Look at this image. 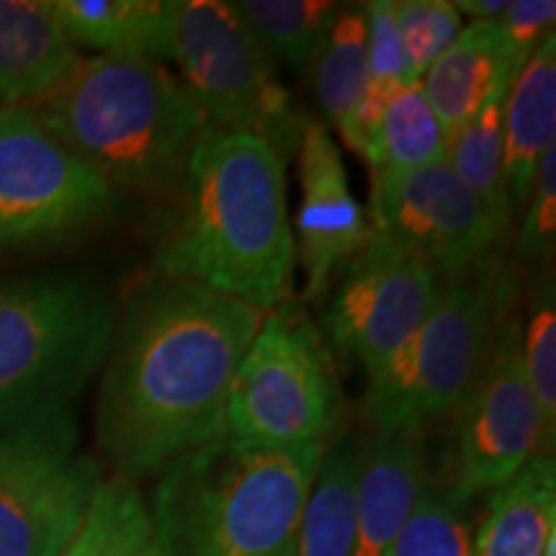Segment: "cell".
Returning <instances> with one entry per match:
<instances>
[{
    "instance_id": "1",
    "label": "cell",
    "mask_w": 556,
    "mask_h": 556,
    "mask_svg": "<svg viewBox=\"0 0 556 556\" xmlns=\"http://www.w3.org/2000/svg\"><path fill=\"white\" fill-rule=\"evenodd\" d=\"M263 312L191 281L157 276L116 319L103 361L96 441L114 477L155 479L225 433L229 384Z\"/></svg>"
},
{
    "instance_id": "2",
    "label": "cell",
    "mask_w": 556,
    "mask_h": 556,
    "mask_svg": "<svg viewBox=\"0 0 556 556\" xmlns=\"http://www.w3.org/2000/svg\"><path fill=\"white\" fill-rule=\"evenodd\" d=\"M176 197L155 248L157 276L199 283L263 315L287 304L294 235L283 160L268 142L208 124Z\"/></svg>"
},
{
    "instance_id": "3",
    "label": "cell",
    "mask_w": 556,
    "mask_h": 556,
    "mask_svg": "<svg viewBox=\"0 0 556 556\" xmlns=\"http://www.w3.org/2000/svg\"><path fill=\"white\" fill-rule=\"evenodd\" d=\"M325 443L268 446L222 433L168 464L148 510L163 556H294Z\"/></svg>"
},
{
    "instance_id": "4",
    "label": "cell",
    "mask_w": 556,
    "mask_h": 556,
    "mask_svg": "<svg viewBox=\"0 0 556 556\" xmlns=\"http://www.w3.org/2000/svg\"><path fill=\"white\" fill-rule=\"evenodd\" d=\"M29 111L109 186L144 197L178 191L208 127L180 80L137 54L83 58Z\"/></svg>"
},
{
    "instance_id": "5",
    "label": "cell",
    "mask_w": 556,
    "mask_h": 556,
    "mask_svg": "<svg viewBox=\"0 0 556 556\" xmlns=\"http://www.w3.org/2000/svg\"><path fill=\"white\" fill-rule=\"evenodd\" d=\"M116 319L93 278H0V430L73 407L109 356Z\"/></svg>"
},
{
    "instance_id": "6",
    "label": "cell",
    "mask_w": 556,
    "mask_h": 556,
    "mask_svg": "<svg viewBox=\"0 0 556 556\" xmlns=\"http://www.w3.org/2000/svg\"><path fill=\"white\" fill-rule=\"evenodd\" d=\"M510 278L490 258L443 278L415 336L368 377L364 415L374 433L422 428L456 409L505 319Z\"/></svg>"
},
{
    "instance_id": "7",
    "label": "cell",
    "mask_w": 556,
    "mask_h": 556,
    "mask_svg": "<svg viewBox=\"0 0 556 556\" xmlns=\"http://www.w3.org/2000/svg\"><path fill=\"white\" fill-rule=\"evenodd\" d=\"M173 60L212 127L258 137L281 160L299 150L307 119L232 3L173 0Z\"/></svg>"
},
{
    "instance_id": "8",
    "label": "cell",
    "mask_w": 556,
    "mask_h": 556,
    "mask_svg": "<svg viewBox=\"0 0 556 556\" xmlns=\"http://www.w3.org/2000/svg\"><path fill=\"white\" fill-rule=\"evenodd\" d=\"M332 348L291 304L270 309L250 340L225 407V435L268 446L328 443L340 420Z\"/></svg>"
},
{
    "instance_id": "9",
    "label": "cell",
    "mask_w": 556,
    "mask_h": 556,
    "mask_svg": "<svg viewBox=\"0 0 556 556\" xmlns=\"http://www.w3.org/2000/svg\"><path fill=\"white\" fill-rule=\"evenodd\" d=\"M101 482L73 407L0 430V556H60Z\"/></svg>"
},
{
    "instance_id": "10",
    "label": "cell",
    "mask_w": 556,
    "mask_h": 556,
    "mask_svg": "<svg viewBox=\"0 0 556 556\" xmlns=\"http://www.w3.org/2000/svg\"><path fill=\"white\" fill-rule=\"evenodd\" d=\"M119 191L29 109H0V253L50 248L101 225Z\"/></svg>"
},
{
    "instance_id": "11",
    "label": "cell",
    "mask_w": 556,
    "mask_h": 556,
    "mask_svg": "<svg viewBox=\"0 0 556 556\" xmlns=\"http://www.w3.org/2000/svg\"><path fill=\"white\" fill-rule=\"evenodd\" d=\"M456 407L454 477L446 486L456 505L495 492L531 458L552 456L554 433L528 389L520 328L510 317L500 323L486 358Z\"/></svg>"
},
{
    "instance_id": "12",
    "label": "cell",
    "mask_w": 556,
    "mask_h": 556,
    "mask_svg": "<svg viewBox=\"0 0 556 556\" xmlns=\"http://www.w3.org/2000/svg\"><path fill=\"white\" fill-rule=\"evenodd\" d=\"M368 235L448 278L486 261L507 227L451 170L446 157L413 170H371Z\"/></svg>"
},
{
    "instance_id": "13",
    "label": "cell",
    "mask_w": 556,
    "mask_h": 556,
    "mask_svg": "<svg viewBox=\"0 0 556 556\" xmlns=\"http://www.w3.org/2000/svg\"><path fill=\"white\" fill-rule=\"evenodd\" d=\"M438 287L441 278L428 263L368 235L358 258L340 274L319 332L374 377L420 328Z\"/></svg>"
},
{
    "instance_id": "14",
    "label": "cell",
    "mask_w": 556,
    "mask_h": 556,
    "mask_svg": "<svg viewBox=\"0 0 556 556\" xmlns=\"http://www.w3.org/2000/svg\"><path fill=\"white\" fill-rule=\"evenodd\" d=\"M296 152L302 204L294 255L304 268L302 296L317 302L366 248L368 219L353 197L343 155L325 124L307 119Z\"/></svg>"
},
{
    "instance_id": "15",
    "label": "cell",
    "mask_w": 556,
    "mask_h": 556,
    "mask_svg": "<svg viewBox=\"0 0 556 556\" xmlns=\"http://www.w3.org/2000/svg\"><path fill=\"white\" fill-rule=\"evenodd\" d=\"M428 486L422 428L374 433L358 448L356 528L351 556H394L409 513Z\"/></svg>"
},
{
    "instance_id": "16",
    "label": "cell",
    "mask_w": 556,
    "mask_h": 556,
    "mask_svg": "<svg viewBox=\"0 0 556 556\" xmlns=\"http://www.w3.org/2000/svg\"><path fill=\"white\" fill-rule=\"evenodd\" d=\"M83 54L67 39L52 0H0V103L31 109L52 96Z\"/></svg>"
},
{
    "instance_id": "17",
    "label": "cell",
    "mask_w": 556,
    "mask_h": 556,
    "mask_svg": "<svg viewBox=\"0 0 556 556\" xmlns=\"http://www.w3.org/2000/svg\"><path fill=\"white\" fill-rule=\"evenodd\" d=\"M520 67L497 21H475L422 75V90L446 139L464 127L497 88L513 86Z\"/></svg>"
},
{
    "instance_id": "18",
    "label": "cell",
    "mask_w": 556,
    "mask_h": 556,
    "mask_svg": "<svg viewBox=\"0 0 556 556\" xmlns=\"http://www.w3.org/2000/svg\"><path fill=\"white\" fill-rule=\"evenodd\" d=\"M556 144V34L552 31L507 90L503 173L513 212L526 206L544 152Z\"/></svg>"
},
{
    "instance_id": "19",
    "label": "cell",
    "mask_w": 556,
    "mask_h": 556,
    "mask_svg": "<svg viewBox=\"0 0 556 556\" xmlns=\"http://www.w3.org/2000/svg\"><path fill=\"white\" fill-rule=\"evenodd\" d=\"M52 11L75 47L173 60V0H52Z\"/></svg>"
},
{
    "instance_id": "20",
    "label": "cell",
    "mask_w": 556,
    "mask_h": 556,
    "mask_svg": "<svg viewBox=\"0 0 556 556\" xmlns=\"http://www.w3.org/2000/svg\"><path fill=\"white\" fill-rule=\"evenodd\" d=\"M554 533V456H536L492 492L475 536V556H544Z\"/></svg>"
},
{
    "instance_id": "21",
    "label": "cell",
    "mask_w": 556,
    "mask_h": 556,
    "mask_svg": "<svg viewBox=\"0 0 556 556\" xmlns=\"http://www.w3.org/2000/svg\"><path fill=\"white\" fill-rule=\"evenodd\" d=\"M356 479L358 448L348 438L325 443L323 462L299 523L294 556H351Z\"/></svg>"
},
{
    "instance_id": "22",
    "label": "cell",
    "mask_w": 556,
    "mask_h": 556,
    "mask_svg": "<svg viewBox=\"0 0 556 556\" xmlns=\"http://www.w3.org/2000/svg\"><path fill=\"white\" fill-rule=\"evenodd\" d=\"M60 556H163L142 490L103 477L80 531Z\"/></svg>"
},
{
    "instance_id": "23",
    "label": "cell",
    "mask_w": 556,
    "mask_h": 556,
    "mask_svg": "<svg viewBox=\"0 0 556 556\" xmlns=\"http://www.w3.org/2000/svg\"><path fill=\"white\" fill-rule=\"evenodd\" d=\"M232 5L263 50L299 73L317 60L340 16V5L328 0H240Z\"/></svg>"
},
{
    "instance_id": "24",
    "label": "cell",
    "mask_w": 556,
    "mask_h": 556,
    "mask_svg": "<svg viewBox=\"0 0 556 556\" xmlns=\"http://www.w3.org/2000/svg\"><path fill=\"white\" fill-rule=\"evenodd\" d=\"M510 86L497 88L471 119L446 139V163L495 217L510 227L513 206L503 173V111Z\"/></svg>"
},
{
    "instance_id": "25",
    "label": "cell",
    "mask_w": 556,
    "mask_h": 556,
    "mask_svg": "<svg viewBox=\"0 0 556 556\" xmlns=\"http://www.w3.org/2000/svg\"><path fill=\"white\" fill-rule=\"evenodd\" d=\"M368 86L366 11L364 5L340 11L317 54V101L325 119L343 135Z\"/></svg>"
},
{
    "instance_id": "26",
    "label": "cell",
    "mask_w": 556,
    "mask_h": 556,
    "mask_svg": "<svg viewBox=\"0 0 556 556\" xmlns=\"http://www.w3.org/2000/svg\"><path fill=\"white\" fill-rule=\"evenodd\" d=\"M446 157V135L420 80L392 83L381 109V168L413 170Z\"/></svg>"
},
{
    "instance_id": "27",
    "label": "cell",
    "mask_w": 556,
    "mask_h": 556,
    "mask_svg": "<svg viewBox=\"0 0 556 556\" xmlns=\"http://www.w3.org/2000/svg\"><path fill=\"white\" fill-rule=\"evenodd\" d=\"M394 556H475V533L464 507L428 482L402 528Z\"/></svg>"
},
{
    "instance_id": "28",
    "label": "cell",
    "mask_w": 556,
    "mask_h": 556,
    "mask_svg": "<svg viewBox=\"0 0 556 556\" xmlns=\"http://www.w3.org/2000/svg\"><path fill=\"white\" fill-rule=\"evenodd\" d=\"M520 356L523 374L548 433L556 430V296L548 278L536 291L528 312L526 328L520 330Z\"/></svg>"
},
{
    "instance_id": "29",
    "label": "cell",
    "mask_w": 556,
    "mask_h": 556,
    "mask_svg": "<svg viewBox=\"0 0 556 556\" xmlns=\"http://www.w3.org/2000/svg\"><path fill=\"white\" fill-rule=\"evenodd\" d=\"M402 47L417 78L454 45L462 26V13L448 0H394Z\"/></svg>"
},
{
    "instance_id": "30",
    "label": "cell",
    "mask_w": 556,
    "mask_h": 556,
    "mask_svg": "<svg viewBox=\"0 0 556 556\" xmlns=\"http://www.w3.org/2000/svg\"><path fill=\"white\" fill-rule=\"evenodd\" d=\"M556 235V144L541 157L533 186L526 201V219L520 227L516 250L528 263H546L554 253Z\"/></svg>"
},
{
    "instance_id": "31",
    "label": "cell",
    "mask_w": 556,
    "mask_h": 556,
    "mask_svg": "<svg viewBox=\"0 0 556 556\" xmlns=\"http://www.w3.org/2000/svg\"><path fill=\"white\" fill-rule=\"evenodd\" d=\"M366 11V58L368 78L377 83H413L420 80L409 65L402 47L397 21H394V0H374Z\"/></svg>"
},
{
    "instance_id": "32",
    "label": "cell",
    "mask_w": 556,
    "mask_h": 556,
    "mask_svg": "<svg viewBox=\"0 0 556 556\" xmlns=\"http://www.w3.org/2000/svg\"><path fill=\"white\" fill-rule=\"evenodd\" d=\"M554 0H510L507 11L497 18L513 60L526 65L533 50L554 31Z\"/></svg>"
},
{
    "instance_id": "33",
    "label": "cell",
    "mask_w": 556,
    "mask_h": 556,
    "mask_svg": "<svg viewBox=\"0 0 556 556\" xmlns=\"http://www.w3.org/2000/svg\"><path fill=\"white\" fill-rule=\"evenodd\" d=\"M507 5L510 0H456L454 9L475 21H497L507 11Z\"/></svg>"
}]
</instances>
